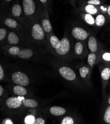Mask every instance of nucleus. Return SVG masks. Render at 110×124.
<instances>
[{
    "label": "nucleus",
    "mask_w": 110,
    "mask_h": 124,
    "mask_svg": "<svg viewBox=\"0 0 110 124\" xmlns=\"http://www.w3.org/2000/svg\"><path fill=\"white\" fill-rule=\"evenodd\" d=\"M24 14L26 17L32 18L37 14L38 8L35 0H22Z\"/></svg>",
    "instance_id": "nucleus-1"
},
{
    "label": "nucleus",
    "mask_w": 110,
    "mask_h": 124,
    "mask_svg": "<svg viewBox=\"0 0 110 124\" xmlns=\"http://www.w3.org/2000/svg\"><path fill=\"white\" fill-rule=\"evenodd\" d=\"M31 35L32 39L36 41H43L45 38V32L40 23H35L31 27Z\"/></svg>",
    "instance_id": "nucleus-2"
},
{
    "label": "nucleus",
    "mask_w": 110,
    "mask_h": 124,
    "mask_svg": "<svg viewBox=\"0 0 110 124\" xmlns=\"http://www.w3.org/2000/svg\"><path fill=\"white\" fill-rule=\"evenodd\" d=\"M11 78L14 84L22 86H27L29 84L30 80L26 74L18 71L12 74Z\"/></svg>",
    "instance_id": "nucleus-3"
},
{
    "label": "nucleus",
    "mask_w": 110,
    "mask_h": 124,
    "mask_svg": "<svg viewBox=\"0 0 110 124\" xmlns=\"http://www.w3.org/2000/svg\"><path fill=\"white\" fill-rule=\"evenodd\" d=\"M61 45L58 48L55 49L56 53L60 56L67 54L71 49V43L67 37H64L60 40Z\"/></svg>",
    "instance_id": "nucleus-4"
},
{
    "label": "nucleus",
    "mask_w": 110,
    "mask_h": 124,
    "mask_svg": "<svg viewBox=\"0 0 110 124\" xmlns=\"http://www.w3.org/2000/svg\"><path fill=\"white\" fill-rule=\"evenodd\" d=\"M71 33L73 38L78 41H85L89 37V34L86 30L79 26L73 28Z\"/></svg>",
    "instance_id": "nucleus-5"
},
{
    "label": "nucleus",
    "mask_w": 110,
    "mask_h": 124,
    "mask_svg": "<svg viewBox=\"0 0 110 124\" xmlns=\"http://www.w3.org/2000/svg\"><path fill=\"white\" fill-rule=\"evenodd\" d=\"M59 73L64 79L69 81H74L77 78L75 72L71 68L67 66L61 67L59 69Z\"/></svg>",
    "instance_id": "nucleus-6"
},
{
    "label": "nucleus",
    "mask_w": 110,
    "mask_h": 124,
    "mask_svg": "<svg viewBox=\"0 0 110 124\" xmlns=\"http://www.w3.org/2000/svg\"><path fill=\"white\" fill-rule=\"evenodd\" d=\"M88 51L84 41H78L74 46V53L78 57H82L87 54Z\"/></svg>",
    "instance_id": "nucleus-7"
},
{
    "label": "nucleus",
    "mask_w": 110,
    "mask_h": 124,
    "mask_svg": "<svg viewBox=\"0 0 110 124\" xmlns=\"http://www.w3.org/2000/svg\"><path fill=\"white\" fill-rule=\"evenodd\" d=\"M79 74L82 80L87 83H89L90 80V75L92 72L91 68L88 65H83L79 69Z\"/></svg>",
    "instance_id": "nucleus-8"
},
{
    "label": "nucleus",
    "mask_w": 110,
    "mask_h": 124,
    "mask_svg": "<svg viewBox=\"0 0 110 124\" xmlns=\"http://www.w3.org/2000/svg\"><path fill=\"white\" fill-rule=\"evenodd\" d=\"M88 46L90 53L99 54V48L97 40L94 36H90L88 38Z\"/></svg>",
    "instance_id": "nucleus-9"
},
{
    "label": "nucleus",
    "mask_w": 110,
    "mask_h": 124,
    "mask_svg": "<svg viewBox=\"0 0 110 124\" xmlns=\"http://www.w3.org/2000/svg\"><path fill=\"white\" fill-rule=\"evenodd\" d=\"M100 74L103 82V89L104 91L108 81L110 79V66H105L101 68Z\"/></svg>",
    "instance_id": "nucleus-10"
},
{
    "label": "nucleus",
    "mask_w": 110,
    "mask_h": 124,
    "mask_svg": "<svg viewBox=\"0 0 110 124\" xmlns=\"http://www.w3.org/2000/svg\"><path fill=\"white\" fill-rule=\"evenodd\" d=\"M22 101L18 97H10L7 99L6 106L10 109H16L20 107L22 104Z\"/></svg>",
    "instance_id": "nucleus-11"
},
{
    "label": "nucleus",
    "mask_w": 110,
    "mask_h": 124,
    "mask_svg": "<svg viewBox=\"0 0 110 124\" xmlns=\"http://www.w3.org/2000/svg\"><path fill=\"white\" fill-rule=\"evenodd\" d=\"M82 7L81 8L85 13H87L92 16L97 15L100 13L99 7L92 5H82Z\"/></svg>",
    "instance_id": "nucleus-12"
},
{
    "label": "nucleus",
    "mask_w": 110,
    "mask_h": 124,
    "mask_svg": "<svg viewBox=\"0 0 110 124\" xmlns=\"http://www.w3.org/2000/svg\"><path fill=\"white\" fill-rule=\"evenodd\" d=\"M46 14L42 20V26L46 34H50L52 32V27L51 23L47 17Z\"/></svg>",
    "instance_id": "nucleus-13"
},
{
    "label": "nucleus",
    "mask_w": 110,
    "mask_h": 124,
    "mask_svg": "<svg viewBox=\"0 0 110 124\" xmlns=\"http://www.w3.org/2000/svg\"><path fill=\"white\" fill-rule=\"evenodd\" d=\"M50 113L55 116H60L65 114L66 110L65 108L60 106H52L50 109Z\"/></svg>",
    "instance_id": "nucleus-14"
},
{
    "label": "nucleus",
    "mask_w": 110,
    "mask_h": 124,
    "mask_svg": "<svg viewBox=\"0 0 110 124\" xmlns=\"http://www.w3.org/2000/svg\"><path fill=\"white\" fill-rule=\"evenodd\" d=\"M99 54L89 53L88 55V65L91 68V70H92L93 67L96 63V62L98 60Z\"/></svg>",
    "instance_id": "nucleus-15"
},
{
    "label": "nucleus",
    "mask_w": 110,
    "mask_h": 124,
    "mask_svg": "<svg viewBox=\"0 0 110 124\" xmlns=\"http://www.w3.org/2000/svg\"><path fill=\"white\" fill-rule=\"evenodd\" d=\"M33 55V52L30 48H24L21 50L17 55L20 58L23 59H27L31 58Z\"/></svg>",
    "instance_id": "nucleus-16"
},
{
    "label": "nucleus",
    "mask_w": 110,
    "mask_h": 124,
    "mask_svg": "<svg viewBox=\"0 0 110 124\" xmlns=\"http://www.w3.org/2000/svg\"><path fill=\"white\" fill-rule=\"evenodd\" d=\"M7 42L10 45H17L19 42L18 36L14 32H10L7 35Z\"/></svg>",
    "instance_id": "nucleus-17"
},
{
    "label": "nucleus",
    "mask_w": 110,
    "mask_h": 124,
    "mask_svg": "<svg viewBox=\"0 0 110 124\" xmlns=\"http://www.w3.org/2000/svg\"><path fill=\"white\" fill-rule=\"evenodd\" d=\"M11 13L14 17H19L22 13V8L20 4H14L11 9Z\"/></svg>",
    "instance_id": "nucleus-18"
},
{
    "label": "nucleus",
    "mask_w": 110,
    "mask_h": 124,
    "mask_svg": "<svg viewBox=\"0 0 110 124\" xmlns=\"http://www.w3.org/2000/svg\"><path fill=\"white\" fill-rule=\"evenodd\" d=\"M106 18L105 15L100 13L95 18V24L97 27H102L105 24Z\"/></svg>",
    "instance_id": "nucleus-19"
},
{
    "label": "nucleus",
    "mask_w": 110,
    "mask_h": 124,
    "mask_svg": "<svg viewBox=\"0 0 110 124\" xmlns=\"http://www.w3.org/2000/svg\"><path fill=\"white\" fill-rule=\"evenodd\" d=\"M13 92L14 93L20 96H24L27 94V91L24 87V86L16 85L13 88Z\"/></svg>",
    "instance_id": "nucleus-20"
},
{
    "label": "nucleus",
    "mask_w": 110,
    "mask_h": 124,
    "mask_svg": "<svg viewBox=\"0 0 110 124\" xmlns=\"http://www.w3.org/2000/svg\"><path fill=\"white\" fill-rule=\"evenodd\" d=\"M49 43L54 49L58 48L61 45L60 40L54 35H52L49 38Z\"/></svg>",
    "instance_id": "nucleus-21"
},
{
    "label": "nucleus",
    "mask_w": 110,
    "mask_h": 124,
    "mask_svg": "<svg viewBox=\"0 0 110 124\" xmlns=\"http://www.w3.org/2000/svg\"><path fill=\"white\" fill-rule=\"evenodd\" d=\"M81 16L85 23H87L88 24L91 26L95 25V18L94 16L85 13V12L82 14Z\"/></svg>",
    "instance_id": "nucleus-22"
},
{
    "label": "nucleus",
    "mask_w": 110,
    "mask_h": 124,
    "mask_svg": "<svg viewBox=\"0 0 110 124\" xmlns=\"http://www.w3.org/2000/svg\"><path fill=\"white\" fill-rule=\"evenodd\" d=\"M4 24L9 28L15 29L18 27V23L15 19L11 18H7L4 20Z\"/></svg>",
    "instance_id": "nucleus-23"
},
{
    "label": "nucleus",
    "mask_w": 110,
    "mask_h": 124,
    "mask_svg": "<svg viewBox=\"0 0 110 124\" xmlns=\"http://www.w3.org/2000/svg\"><path fill=\"white\" fill-rule=\"evenodd\" d=\"M23 105L27 107L34 108L38 106V103L37 101L33 100V99H26L22 101Z\"/></svg>",
    "instance_id": "nucleus-24"
},
{
    "label": "nucleus",
    "mask_w": 110,
    "mask_h": 124,
    "mask_svg": "<svg viewBox=\"0 0 110 124\" xmlns=\"http://www.w3.org/2000/svg\"><path fill=\"white\" fill-rule=\"evenodd\" d=\"M99 57L101 60L105 63L110 64V52H101L99 54Z\"/></svg>",
    "instance_id": "nucleus-25"
},
{
    "label": "nucleus",
    "mask_w": 110,
    "mask_h": 124,
    "mask_svg": "<svg viewBox=\"0 0 110 124\" xmlns=\"http://www.w3.org/2000/svg\"><path fill=\"white\" fill-rule=\"evenodd\" d=\"M105 0H88L87 1L83 2L82 5H92L97 7H99L103 5Z\"/></svg>",
    "instance_id": "nucleus-26"
},
{
    "label": "nucleus",
    "mask_w": 110,
    "mask_h": 124,
    "mask_svg": "<svg viewBox=\"0 0 110 124\" xmlns=\"http://www.w3.org/2000/svg\"><path fill=\"white\" fill-rule=\"evenodd\" d=\"M103 120L106 124H110V106L106 109L103 115Z\"/></svg>",
    "instance_id": "nucleus-27"
},
{
    "label": "nucleus",
    "mask_w": 110,
    "mask_h": 124,
    "mask_svg": "<svg viewBox=\"0 0 110 124\" xmlns=\"http://www.w3.org/2000/svg\"><path fill=\"white\" fill-rule=\"evenodd\" d=\"M20 51V48L18 47L15 46H13L10 47L8 49V53L11 55L15 56V55H17L18 54Z\"/></svg>",
    "instance_id": "nucleus-28"
},
{
    "label": "nucleus",
    "mask_w": 110,
    "mask_h": 124,
    "mask_svg": "<svg viewBox=\"0 0 110 124\" xmlns=\"http://www.w3.org/2000/svg\"><path fill=\"white\" fill-rule=\"evenodd\" d=\"M74 123L75 122L74 119L69 116L65 117L61 121L62 124H74Z\"/></svg>",
    "instance_id": "nucleus-29"
},
{
    "label": "nucleus",
    "mask_w": 110,
    "mask_h": 124,
    "mask_svg": "<svg viewBox=\"0 0 110 124\" xmlns=\"http://www.w3.org/2000/svg\"><path fill=\"white\" fill-rule=\"evenodd\" d=\"M109 6L107 5H101V6H99V8L100 9V13L103 14L104 15L107 14V10Z\"/></svg>",
    "instance_id": "nucleus-30"
},
{
    "label": "nucleus",
    "mask_w": 110,
    "mask_h": 124,
    "mask_svg": "<svg viewBox=\"0 0 110 124\" xmlns=\"http://www.w3.org/2000/svg\"><path fill=\"white\" fill-rule=\"evenodd\" d=\"M7 30L5 28H1L0 29V40L3 41L7 35Z\"/></svg>",
    "instance_id": "nucleus-31"
},
{
    "label": "nucleus",
    "mask_w": 110,
    "mask_h": 124,
    "mask_svg": "<svg viewBox=\"0 0 110 124\" xmlns=\"http://www.w3.org/2000/svg\"><path fill=\"white\" fill-rule=\"evenodd\" d=\"M35 120V118L33 116L29 115L26 117L25 120V122L26 124H33Z\"/></svg>",
    "instance_id": "nucleus-32"
},
{
    "label": "nucleus",
    "mask_w": 110,
    "mask_h": 124,
    "mask_svg": "<svg viewBox=\"0 0 110 124\" xmlns=\"http://www.w3.org/2000/svg\"><path fill=\"white\" fill-rule=\"evenodd\" d=\"M34 124H44L45 122L43 119L41 118H38L35 119L34 123Z\"/></svg>",
    "instance_id": "nucleus-33"
},
{
    "label": "nucleus",
    "mask_w": 110,
    "mask_h": 124,
    "mask_svg": "<svg viewBox=\"0 0 110 124\" xmlns=\"http://www.w3.org/2000/svg\"><path fill=\"white\" fill-rule=\"evenodd\" d=\"M4 78V71L2 65H0V80L2 81Z\"/></svg>",
    "instance_id": "nucleus-34"
},
{
    "label": "nucleus",
    "mask_w": 110,
    "mask_h": 124,
    "mask_svg": "<svg viewBox=\"0 0 110 124\" xmlns=\"http://www.w3.org/2000/svg\"><path fill=\"white\" fill-rule=\"evenodd\" d=\"M38 1L45 7H46L49 3V0H38Z\"/></svg>",
    "instance_id": "nucleus-35"
},
{
    "label": "nucleus",
    "mask_w": 110,
    "mask_h": 124,
    "mask_svg": "<svg viewBox=\"0 0 110 124\" xmlns=\"http://www.w3.org/2000/svg\"><path fill=\"white\" fill-rule=\"evenodd\" d=\"M3 124H13V122L9 119H5L3 121Z\"/></svg>",
    "instance_id": "nucleus-36"
},
{
    "label": "nucleus",
    "mask_w": 110,
    "mask_h": 124,
    "mask_svg": "<svg viewBox=\"0 0 110 124\" xmlns=\"http://www.w3.org/2000/svg\"><path fill=\"white\" fill-rule=\"evenodd\" d=\"M4 93V89L2 85H0V96H2Z\"/></svg>",
    "instance_id": "nucleus-37"
},
{
    "label": "nucleus",
    "mask_w": 110,
    "mask_h": 124,
    "mask_svg": "<svg viewBox=\"0 0 110 124\" xmlns=\"http://www.w3.org/2000/svg\"><path fill=\"white\" fill-rule=\"evenodd\" d=\"M107 16H108V17L110 19V5L109 6L108 10H107Z\"/></svg>",
    "instance_id": "nucleus-38"
},
{
    "label": "nucleus",
    "mask_w": 110,
    "mask_h": 124,
    "mask_svg": "<svg viewBox=\"0 0 110 124\" xmlns=\"http://www.w3.org/2000/svg\"><path fill=\"white\" fill-rule=\"evenodd\" d=\"M108 104L109 105V106H110V96L108 98Z\"/></svg>",
    "instance_id": "nucleus-39"
},
{
    "label": "nucleus",
    "mask_w": 110,
    "mask_h": 124,
    "mask_svg": "<svg viewBox=\"0 0 110 124\" xmlns=\"http://www.w3.org/2000/svg\"><path fill=\"white\" fill-rule=\"evenodd\" d=\"M5 1L7 2H11V1H13V0H5Z\"/></svg>",
    "instance_id": "nucleus-40"
}]
</instances>
